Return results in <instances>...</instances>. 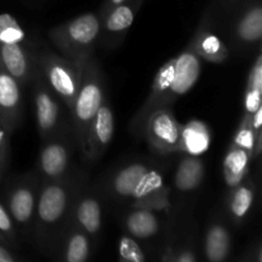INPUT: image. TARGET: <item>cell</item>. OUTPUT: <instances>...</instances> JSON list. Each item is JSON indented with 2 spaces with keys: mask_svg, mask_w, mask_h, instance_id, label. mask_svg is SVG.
Wrapping results in <instances>:
<instances>
[{
  "mask_svg": "<svg viewBox=\"0 0 262 262\" xmlns=\"http://www.w3.org/2000/svg\"><path fill=\"white\" fill-rule=\"evenodd\" d=\"M81 188V178L73 173L58 181L41 182L31 239L46 255H51L71 222L73 204Z\"/></svg>",
  "mask_w": 262,
  "mask_h": 262,
  "instance_id": "6da1fadb",
  "label": "cell"
},
{
  "mask_svg": "<svg viewBox=\"0 0 262 262\" xmlns=\"http://www.w3.org/2000/svg\"><path fill=\"white\" fill-rule=\"evenodd\" d=\"M106 192L118 201H129L132 207L164 211L170 206V191L161 169L145 161H132L113 173Z\"/></svg>",
  "mask_w": 262,
  "mask_h": 262,
  "instance_id": "7a4b0ae2",
  "label": "cell"
},
{
  "mask_svg": "<svg viewBox=\"0 0 262 262\" xmlns=\"http://www.w3.org/2000/svg\"><path fill=\"white\" fill-rule=\"evenodd\" d=\"M101 19L99 13H84L71 20L54 26L48 32L51 41L61 56L73 63L79 71L94 55V49L99 42Z\"/></svg>",
  "mask_w": 262,
  "mask_h": 262,
  "instance_id": "3957f363",
  "label": "cell"
},
{
  "mask_svg": "<svg viewBox=\"0 0 262 262\" xmlns=\"http://www.w3.org/2000/svg\"><path fill=\"white\" fill-rule=\"evenodd\" d=\"M105 96L104 72L97 59L92 55L84 64L78 94L69 110V124L79 151L83 148L90 125Z\"/></svg>",
  "mask_w": 262,
  "mask_h": 262,
  "instance_id": "277c9868",
  "label": "cell"
},
{
  "mask_svg": "<svg viewBox=\"0 0 262 262\" xmlns=\"http://www.w3.org/2000/svg\"><path fill=\"white\" fill-rule=\"evenodd\" d=\"M36 66L51 91L71 110L81 84L82 71L73 63L50 50H42L36 56Z\"/></svg>",
  "mask_w": 262,
  "mask_h": 262,
  "instance_id": "5b68a950",
  "label": "cell"
},
{
  "mask_svg": "<svg viewBox=\"0 0 262 262\" xmlns=\"http://www.w3.org/2000/svg\"><path fill=\"white\" fill-rule=\"evenodd\" d=\"M40 184V178L33 170L13 179L5 192V207L17 229L28 239L32 237Z\"/></svg>",
  "mask_w": 262,
  "mask_h": 262,
  "instance_id": "8992f818",
  "label": "cell"
},
{
  "mask_svg": "<svg viewBox=\"0 0 262 262\" xmlns=\"http://www.w3.org/2000/svg\"><path fill=\"white\" fill-rule=\"evenodd\" d=\"M74 147L77 145L69 123L53 137L42 141L35 170L40 181H58L68 176Z\"/></svg>",
  "mask_w": 262,
  "mask_h": 262,
  "instance_id": "52a82bcc",
  "label": "cell"
},
{
  "mask_svg": "<svg viewBox=\"0 0 262 262\" xmlns=\"http://www.w3.org/2000/svg\"><path fill=\"white\" fill-rule=\"evenodd\" d=\"M31 84H32V97L35 105L36 127L41 141H45L63 129L69 123V119H64V104L51 91L37 67Z\"/></svg>",
  "mask_w": 262,
  "mask_h": 262,
  "instance_id": "ba28073f",
  "label": "cell"
},
{
  "mask_svg": "<svg viewBox=\"0 0 262 262\" xmlns=\"http://www.w3.org/2000/svg\"><path fill=\"white\" fill-rule=\"evenodd\" d=\"M181 127L171 107H161L148 115L141 136L155 152L169 155L178 151Z\"/></svg>",
  "mask_w": 262,
  "mask_h": 262,
  "instance_id": "9c48e42d",
  "label": "cell"
},
{
  "mask_svg": "<svg viewBox=\"0 0 262 262\" xmlns=\"http://www.w3.org/2000/svg\"><path fill=\"white\" fill-rule=\"evenodd\" d=\"M114 113L109 97L105 96L90 125L83 148L79 151L84 163H96L104 155L114 137Z\"/></svg>",
  "mask_w": 262,
  "mask_h": 262,
  "instance_id": "30bf717a",
  "label": "cell"
},
{
  "mask_svg": "<svg viewBox=\"0 0 262 262\" xmlns=\"http://www.w3.org/2000/svg\"><path fill=\"white\" fill-rule=\"evenodd\" d=\"M142 3L143 0H125L100 17L101 30L99 42L105 49H115L122 43L128 30L135 22Z\"/></svg>",
  "mask_w": 262,
  "mask_h": 262,
  "instance_id": "8fae6325",
  "label": "cell"
},
{
  "mask_svg": "<svg viewBox=\"0 0 262 262\" xmlns=\"http://www.w3.org/2000/svg\"><path fill=\"white\" fill-rule=\"evenodd\" d=\"M22 86L0 64V127L9 135L22 120Z\"/></svg>",
  "mask_w": 262,
  "mask_h": 262,
  "instance_id": "7c38bea8",
  "label": "cell"
},
{
  "mask_svg": "<svg viewBox=\"0 0 262 262\" xmlns=\"http://www.w3.org/2000/svg\"><path fill=\"white\" fill-rule=\"evenodd\" d=\"M71 223L83 230L96 243L102 230V206L99 197L79 189L72 209Z\"/></svg>",
  "mask_w": 262,
  "mask_h": 262,
  "instance_id": "4fadbf2b",
  "label": "cell"
},
{
  "mask_svg": "<svg viewBox=\"0 0 262 262\" xmlns=\"http://www.w3.org/2000/svg\"><path fill=\"white\" fill-rule=\"evenodd\" d=\"M94 245V241L83 230L69 222L50 256L66 262H84L91 257Z\"/></svg>",
  "mask_w": 262,
  "mask_h": 262,
  "instance_id": "5bb4252c",
  "label": "cell"
},
{
  "mask_svg": "<svg viewBox=\"0 0 262 262\" xmlns=\"http://www.w3.org/2000/svg\"><path fill=\"white\" fill-rule=\"evenodd\" d=\"M0 64L22 87L31 84L37 67L36 58L23 43H0Z\"/></svg>",
  "mask_w": 262,
  "mask_h": 262,
  "instance_id": "9a60e30c",
  "label": "cell"
},
{
  "mask_svg": "<svg viewBox=\"0 0 262 262\" xmlns=\"http://www.w3.org/2000/svg\"><path fill=\"white\" fill-rule=\"evenodd\" d=\"M237 40L246 46L260 43L262 37L261 0H250L234 27Z\"/></svg>",
  "mask_w": 262,
  "mask_h": 262,
  "instance_id": "2e32d148",
  "label": "cell"
},
{
  "mask_svg": "<svg viewBox=\"0 0 262 262\" xmlns=\"http://www.w3.org/2000/svg\"><path fill=\"white\" fill-rule=\"evenodd\" d=\"M211 145V130L202 120L192 119L181 127L178 151L188 155L200 156L206 152Z\"/></svg>",
  "mask_w": 262,
  "mask_h": 262,
  "instance_id": "e0dca14e",
  "label": "cell"
},
{
  "mask_svg": "<svg viewBox=\"0 0 262 262\" xmlns=\"http://www.w3.org/2000/svg\"><path fill=\"white\" fill-rule=\"evenodd\" d=\"M188 48L200 59H204L210 63L222 64L225 63L229 58V50L224 41L206 28H200L194 33Z\"/></svg>",
  "mask_w": 262,
  "mask_h": 262,
  "instance_id": "ac0fdd59",
  "label": "cell"
},
{
  "mask_svg": "<svg viewBox=\"0 0 262 262\" xmlns=\"http://www.w3.org/2000/svg\"><path fill=\"white\" fill-rule=\"evenodd\" d=\"M256 200V186L252 181L243 179L230 188L227 199L228 214L237 224H242L250 216Z\"/></svg>",
  "mask_w": 262,
  "mask_h": 262,
  "instance_id": "d6986e66",
  "label": "cell"
},
{
  "mask_svg": "<svg viewBox=\"0 0 262 262\" xmlns=\"http://www.w3.org/2000/svg\"><path fill=\"white\" fill-rule=\"evenodd\" d=\"M124 229L136 239H148L160 232V219L156 211L143 207H132L123 220Z\"/></svg>",
  "mask_w": 262,
  "mask_h": 262,
  "instance_id": "ffe728a7",
  "label": "cell"
},
{
  "mask_svg": "<svg viewBox=\"0 0 262 262\" xmlns=\"http://www.w3.org/2000/svg\"><path fill=\"white\" fill-rule=\"evenodd\" d=\"M232 252V235L222 223H212L207 227L204 239V253L206 260L222 262L229 258Z\"/></svg>",
  "mask_w": 262,
  "mask_h": 262,
  "instance_id": "44dd1931",
  "label": "cell"
},
{
  "mask_svg": "<svg viewBox=\"0 0 262 262\" xmlns=\"http://www.w3.org/2000/svg\"><path fill=\"white\" fill-rule=\"evenodd\" d=\"M252 155L245 148L230 143L223 161V177L229 188L239 184L247 177Z\"/></svg>",
  "mask_w": 262,
  "mask_h": 262,
  "instance_id": "7402d4cb",
  "label": "cell"
},
{
  "mask_svg": "<svg viewBox=\"0 0 262 262\" xmlns=\"http://www.w3.org/2000/svg\"><path fill=\"white\" fill-rule=\"evenodd\" d=\"M204 179L205 163L199 156H186L177 165L174 173V186L179 192L196 191Z\"/></svg>",
  "mask_w": 262,
  "mask_h": 262,
  "instance_id": "603a6c76",
  "label": "cell"
},
{
  "mask_svg": "<svg viewBox=\"0 0 262 262\" xmlns=\"http://www.w3.org/2000/svg\"><path fill=\"white\" fill-rule=\"evenodd\" d=\"M262 106V54L258 50L248 73L243 96V114L252 115Z\"/></svg>",
  "mask_w": 262,
  "mask_h": 262,
  "instance_id": "cb8c5ba5",
  "label": "cell"
},
{
  "mask_svg": "<svg viewBox=\"0 0 262 262\" xmlns=\"http://www.w3.org/2000/svg\"><path fill=\"white\" fill-rule=\"evenodd\" d=\"M26 37L25 30L12 14H0V43H23Z\"/></svg>",
  "mask_w": 262,
  "mask_h": 262,
  "instance_id": "d4e9b609",
  "label": "cell"
},
{
  "mask_svg": "<svg viewBox=\"0 0 262 262\" xmlns=\"http://www.w3.org/2000/svg\"><path fill=\"white\" fill-rule=\"evenodd\" d=\"M251 117L252 115H242L239 124H238L237 130L233 136L232 143L245 148L246 151L252 155L253 159V147H255V136H253L252 123H251Z\"/></svg>",
  "mask_w": 262,
  "mask_h": 262,
  "instance_id": "484cf974",
  "label": "cell"
},
{
  "mask_svg": "<svg viewBox=\"0 0 262 262\" xmlns=\"http://www.w3.org/2000/svg\"><path fill=\"white\" fill-rule=\"evenodd\" d=\"M118 257L120 261L129 262H143L146 260V255L142 247L136 242V238L128 235H123L118 243Z\"/></svg>",
  "mask_w": 262,
  "mask_h": 262,
  "instance_id": "4316f807",
  "label": "cell"
},
{
  "mask_svg": "<svg viewBox=\"0 0 262 262\" xmlns=\"http://www.w3.org/2000/svg\"><path fill=\"white\" fill-rule=\"evenodd\" d=\"M0 233L7 239L9 248L18 250L19 242H18V229L10 216L9 211L7 210L5 205L0 201Z\"/></svg>",
  "mask_w": 262,
  "mask_h": 262,
  "instance_id": "83f0119b",
  "label": "cell"
},
{
  "mask_svg": "<svg viewBox=\"0 0 262 262\" xmlns=\"http://www.w3.org/2000/svg\"><path fill=\"white\" fill-rule=\"evenodd\" d=\"M10 160V135L0 127V183L5 176Z\"/></svg>",
  "mask_w": 262,
  "mask_h": 262,
  "instance_id": "f1b7e54d",
  "label": "cell"
},
{
  "mask_svg": "<svg viewBox=\"0 0 262 262\" xmlns=\"http://www.w3.org/2000/svg\"><path fill=\"white\" fill-rule=\"evenodd\" d=\"M161 260L171 262H196L199 260V256L191 247H181L177 250L169 248L165 255L161 257Z\"/></svg>",
  "mask_w": 262,
  "mask_h": 262,
  "instance_id": "f546056e",
  "label": "cell"
},
{
  "mask_svg": "<svg viewBox=\"0 0 262 262\" xmlns=\"http://www.w3.org/2000/svg\"><path fill=\"white\" fill-rule=\"evenodd\" d=\"M253 136H255V147H253V160L260 158L262 152V106L256 110L251 117Z\"/></svg>",
  "mask_w": 262,
  "mask_h": 262,
  "instance_id": "4dcf8cb0",
  "label": "cell"
},
{
  "mask_svg": "<svg viewBox=\"0 0 262 262\" xmlns=\"http://www.w3.org/2000/svg\"><path fill=\"white\" fill-rule=\"evenodd\" d=\"M19 260L17 255L8 246L0 243V262H14Z\"/></svg>",
  "mask_w": 262,
  "mask_h": 262,
  "instance_id": "1f68e13d",
  "label": "cell"
},
{
  "mask_svg": "<svg viewBox=\"0 0 262 262\" xmlns=\"http://www.w3.org/2000/svg\"><path fill=\"white\" fill-rule=\"evenodd\" d=\"M123 2H125V0H104V3H102L101 8H100V10H99V15L100 17H102L105 13H107L110 9H113L114 7H117V5L122 4Z\"/></svg>",
  "mask_w": 262,
  "mask_h": 262,
  "instance_id": "d6a6232c",
  "label": "cell"
},
{
  "mask_svg": "<svg viewBox=\"0 0 262 262\" xmlns=\"http://www.w3.org/2000/svg\"><path fill=\"white\" fill-rule=\"evenodd\" d=\"M217 2H219L220 4L223 5V7L233 8V7H235V5L241 4V3H242L243 0H217Z\"/></svg>",
  "mask_w": 262,
  "mask_h": 262,
  "instance_id": "836d02e7",
  "label": "cell"
},
{
  "mask_svg": "<svg viewBox=\"0 0 262 262\" xmlns=\"http://www.w3.org/2000/svg\"><path fill=\"white\" fill-rule=\"evenodd\" d=\"M0 243H3V245L8 246V242H7V239H5V238H4V235H3L2 233H0ZM8 247H9V246H8Z\"/></svg>",
  "mask_w": 262,
  "mask_h": 262,
  "instance_id": "e575fe53",
  "label": "cell"
}]
</instances>
